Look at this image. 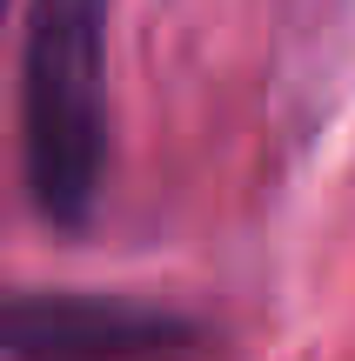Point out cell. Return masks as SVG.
I'll use <instances>...</instances> for the list:
<instances>
[{"label": "cell", "mask_w": 355, "mask_h": 361, "mask_svg": "<svg viewBox=\"0 0 355 361\" xmlns=\"http://www.w3.org/2000/svg\"><path fill=\"white\" fill-rule=\"evenodd\" d=\"M107 7L34 0L20 47V174L54 234H80L107 174Z\"/></svg>", "instance_id": "cell-1"}, {"label": "cell", "mask_w": 355, "mask_h": 361, "mask_svg": "<svg viewBox=\"0 0 355 361\" xmlns=\"http://www.w3.org/2000/svg\"><path fill=\"white\" fill-rule=\"evenodd\" d=\"M222 335L181 308L121 295H7L0 301V361H215Z\"/></svg>", "instance_id": "cell-2"}, {"label": "cell", "mask_w": 355, "mask_h": 361, "mask_svg": "<svg viewBox=\"0 0 355 361\" xmlns=\"http://www.w3.org/2000/svg\"><path fill=\"white\" fill-rule=\"evenodd\" d=\"M0 27H7V0H0Z\"/></svg>", "instance_id": "cell-3"}]
</instances>
